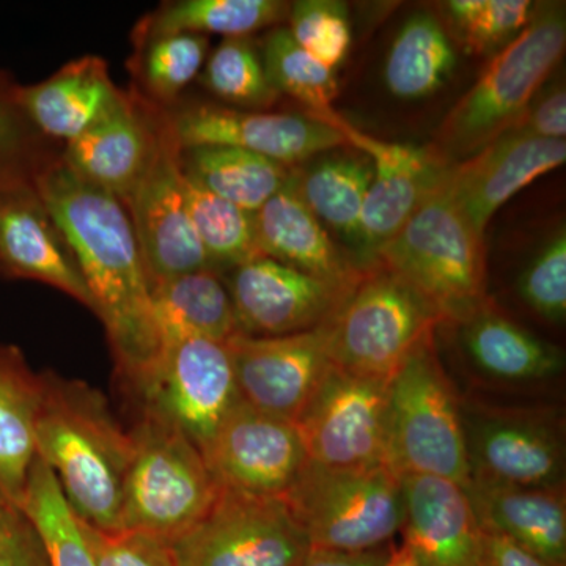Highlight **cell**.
I'll use <instances>...</instances> for the list:
<instances>
[{"instance_id":"obj_30","label":"cell","mask_w":566,"mask_h":566,"mask_svg":"<svg viewBox=\"0 0 566 566\" xmlns=\"http://www.w3.org/2000/svg\"><path fill=\"white\" fill-rule=\"evenodd\" d=\"M457 46L430 11H417L390 44L385 66L387 88L395 98H428L441 91L457 66Z\"/></svg>"},{"instance_id":"obj_33","label":"cell","mask_w":566,"mask_h":566,"mask_svg":"<svg viewBox=\"0 0 566 566\" xmlns=\"http://www.w3.org/2000/svg\"><path fill=\"white\" fill-rule=\"evenodd\" d=\"M132 69L144 98L170 109L182 91L202 73L210 39L193 33H166L134 41Z\"/></svg>"},{"instance_id":"obj_37","label":"cell","mask_w":566,"mask_h":566,"mask_svg":"<svg viewBox=\"0 0 566 566\" xmlns=\"http://www.w3.org/2000/svg\"><path fill=\"white\" fill-rule=\"evenodd\" d=\"M17 87L0 71V197L35 189L41 170L59 155L21 109Z\"/></svg>"},{"instance_id":"obj_7","label":"cell","mask_w":566,"mask_h":566,"mask_svg":"<svg viewBox=\"0 0 566 566\" xmlns=\"http://www.w3.org/2000/svg\"><path fill=\"white\" fill-rule=\"evenodd\" d=\"M283 499L315 549H375L403 523L401 476L387 465L331 469L308 461Z\"/></svg>"},{"instance_id":"obj_10","label":"cell","mask_w":566,"mask_h":566,"mask_svg":"<svg viewBox=\"0 0 566 566\" xmlns=\"http://www.w3.org/2000/svg\"><path fill=\"white\" fill-rule=\"evenodd\" d=\"M132 390L142 415L180 431L202 453L241 401L229 345L202 337L167 345Z\"/></svg>"},{"instance_id":"obj_6","label":"cell","mask_w":566,"mask_h":566,"mask_svg":"<svg viewBox=\"0 0 566 566\" xmlns=\"http://www.w3.org/2000/svg\"><path fill=\"white\" fill-rule=\"evenodd\" d=\"M444 324L433 304L381 263L364 270L334 315L322 324L335 367L389 379L405 357Z\"/></svg>"},{"instance_id":"obj_17","label":"cell","mask_w":566,"mask_h":566,"mask_svg":"<svg viewBox=\"0 0 566 566\" xmlns=\"http://www.w3.org/2000/svg\"><path fill=\"white\" fill-rule=\"evenodd\" d=\"M227 345L241 400L293 422L334 365L322 326L289 335L240 333Z\"/></svg>"},{"instance_id":"obj_23","label":"cell","mask_w":566,"mask_h":566,"mask_svg":"<svg viewBox=\"0 0 566 566\" xmlns=\"http://www.w3.org/2000/svg\"><path fill=\"white\" fill-rule=\"evenodd\" d=\"M123 95L98 55L74 59L48 80L17 87L18 103L32 125L46 139L65 144L102 122Z\"/></svg>"},{"instance_id":"obj_38","label":"cell","mask_w":566,"mask_h":566,"mask_svg":"<svg viewBox=\"0 0 566 566\" xmlns=\"http://www.w3.org/2000/svg\"><path fill=\"white\" fill-rule=\"evenodd\" d=\"M264 70L279 95H289L307 107V114L333 111L338 95L334 70L305 52L289 29L279 25L264 35L262 46Z\"/></svg>"},{"instance_id":"obj_35","label":"cell","mask_w":566,"mask_h":566,"mask_svg":"<svg viewBox=\"0 0 566 566\" xmlns=\"http://www.w3.org/2000/svg\"><path fill=\"white\" fill-rule=\"evenodd\" d=\"M182 191L193 232L216 271L240 266L262 256L253 214L227 202L182 174Z\"/></svg>"},{"instance_id":"obj_25","label":"cell","mask_w":566,"mask_h":566,"mask_svg":"<svg viewBox=\"0 0 566 566\" xmlns=\"http://www.w3.org/2000/svg\"><path fill=\"white\" fill-rule=\"evenodd\" d=\"M480 527L516 543L551 566H566L564 488L471 482L465 488Z\"/></svg>"},{"instance_id":"obj_22","label":"cell","mask_w":566,"mask_h":566,"mask_svg":"<svg viewBox=\"0 0 566 566\" xmlns=\"http://www.w3.org/2000/svg\"><path fill=\"white\" fill-rule=\"evenodd\" d=\"M0 275L44 283L93 312L76 260L35 189L0 197Z\"/></svg>"},{"instance_id":"obj_31","label":"cell","mask_w":566,"mask_h":566,"mask_svg":"<svg viewBox=\"0 0 566 566\" xmlns=\"http://www.w3.org/2000/svg\"><path fill=\"white\" fill-rule=\"evenodd\" d=\"M290 2L282 0H177L163 3L142 18L133 32V41L166 35L193 33L223 39L251 36L263 29L279 28L286 21Z\"/></svg>"},{"instance_id":"obj_3","label":"cell","mask_w":566,"mask_h":566,"mask_svg":"<svg viewBox=\"0 0 566 566\" xmlns=\"http://www.w3.org/2000/svg\"><path fill=\"white\" fill-rule=\"evenodd\" d=\"M565 44V3L536 2L526 29L491 55L442 122L433 145L447 161H464L509 133L557 69Z\"/></svg>"},{"instance_id":"obj_2","label":"cell","mask_w":566,"mask_h":566,"mask_svg":"<svg viewBox=\"0 0 566 566\" xmlns=\"http://www.w3.org/2000/svg\"><path fill=\"white\" fill-rule=\"evenodd\" d=\"M35 452L82 523L99 531H120L134 438L115 420L98 390L43 374Z\"/></svg>"},{"instance_id":"obj_39","label":"cell","mask_w":566,"mask_h":566,"mask_svg":"<svg viewBox=\"0 0 566 566\" xmlns=\"http://www.w3.org/2000/svg\"><path fill=\"white\" fill-rule=\"evenodd\" d=\"M441 6L450 39L472 55L501 51L526 29L536 9L531 0H450Z\"/></svg>"},{"instance_id":"obj_1","label":"cell","mask_w":566,"mask_h":566,"mask_svg":"<svg viewBox=\"0 0 566 566\" xmlns=\"http://www.w3.org/2000/svg\"><path fill=\"white\" fill-rule=\"evenodd\" d=\"M35 192L76 260L117 374L132 389L158 363L161 344L128 211L117 197L74 174L62 155L41 170Z\"/></svg>"},{"instance_id":"obj_42","label":"cell","mask_w":566,"mask_h":566,"mask_svg":"<svg viewBox=\"0 0 566 566\" xmlns=\"http://www.w3.org/2000/svg\"><path fill=\"white\" fill-rule=\"evenodd\" d=\"M82 531L95 566H178L170 542L161 536L134 528L99 531L85 523Z\"/></svg>"},{"instance_id":"obj_27","label":"cell","mask_w":566,"mask_h":566,"mask_svg":"<svg viewBox=\"0 0 566 566\" xmlns=\"http://www.w3.org/2000/svg\"><path fill=\"white\" fill-rule=\"evenodd\" d=\"M371 178V159L349 145L319 153L292 169L293 185L301 199L326 230H333L348 244L353 262Z\"/></svg>"},{"instance_id":"obj_16","label":"cell","mask_w":566,"mask_h":566,"mask_svg":"<svg viewBox=\"0 0 566 566\" xmlns=\"http://www.w3.org/2000/svg\"><path fill=\"white\" fill-rule=\"evenodd\" d=\"M169 112L182 150L240 148L293 169L319 153L346 145L337 129L307 114L244 111L207 103Z\"/></svg>"},{"instance_id":"obj_36","label":"cell","mask_w":566,"mask_h":566,"mask_svg":"<svg viewBox=\"0 0 566 566\" xmlns=\"http://www.w3.org/2000/svg\"><path fill=\"white\" fill-rule=\"evenodd\" d=\"M197 80L234 109L268 111L281 98L264 70L260 48L249 36L223 39Z\"/></svg>"},{"instance_id":"obj_21","label":"cell","mask_w":566,"mask_h":566,"mask_svg":"<svg viewBox=\"0 0 566 566\" xmlns=\"http://www.w3.org/2000/svg\"><path fill=\"white\" fill-rule=\"evenodd\" d=\"M405 546L417 566H480V524L463 486L431 475L401 476Z\"/></svg>"},{"instance_id":"obj_5","label":"cell","mask_w":566,"mask_h":566,"mask_svg":"<svg viewBox=\"0 0 566 566\" xmlns=\"http://www.w3.org/2000/svg\"><path fill=\"white\" fill-rule=\"evenodd\" d=\"M386 465L398 476H439L464 490L471 483L463 406L436 352L434 334L390 376Z\"/></svg>"},{"instance_id":"obj_28","label":"cell","mask_w":566,"mask_h":566,"mask_svg":"<svg viewBox=\"0 0 566 566\" xmlns=\"http://www.w3.org/2000/svg\"><path fill=\"white\" fill-rule=\"evenodd\" d=\"M43 374L32 370L21 349L0 344V490L21 506L35 461V422Z\"/></svg>"},{"instance_id":"obj_18","label":"cell","mask_w":566,"mask_h":566,"mask_svg":"<svg viewBox=\"0 0 566 566\" xmlns=\"http://www.w3.org/2000/svg\"><path fill=\"white\" fill-rule=\"evenodd\" d=\"M353 286L324 281L263 255L233 268L227 282L240 333L248 335L316 329L334 315Z\"/></svg>"},{"instance_id":"obj_44","label":"cell","mask_w":566,"mask_h":566,"mask_svg":"<svg viewBox=\"0 0 566 566\" xmlns=\"http://www.w3.org/2000/svg\"><path fill=\"white\" fill-rule=\"evenodd\" d=\"M513 136L534 139L565 140L566 136V92L564 81L545 85L534 102L528 104L515 126L509 133Z\"/></svg>"},{"instance_id":"obj_14","label":"cell","mask_w":566,"mask_h":566,"mask_svg":"<svg viewBox=\"0 0 566 566\" xmlns=\"http://www.w3.org/2000/svg\"><path fill=\"white\" fill-rule=\"evenodd\" d=\"M463 427L471 482L564 488V433L546 412L468 406Z\"/></svg>"},{"instance_id":"obj_40","label":"cell","mask_w":566,"mask_h":566,"mask_svg":"<svg viewBox=\"0 0 566 566\" xmlns=\"http://www.w3.org/2000/svg\"><path fill=\"white\" fill-rule=\"evenodd\" d=\"M286 29L305 52L337 71L352 50L348 7L338 0H300L290 3Z\"/></svg>"},{"instance_id":"obj_20","label":"cell","mask_w":566,"mask_h":566,"mask_svg":"<svg viewBox=\"0 0 566 566\" xmlns=\"http://www.w3.org/2000/svg\"><path fill=\"white\" fill-rule=\"evenodd\" d=\"M158 109V104L134 88L125 92L102 122L66 142L63 161L85 181L125 203L150 159Z\"/></svg>"},{"instance_id":"obj_32","label":"cell","mask_w":566,"mask_h":566,"mask_svg":"<svg viewBox=\"0 0 566 566\" xmlns=\"http://www.w3.org/2000/svg\"><path fill=\"white\" fill-rule=\"evenodd\" d=\"M182 174L227 202L255 214L289 181L292 169L232 147L181 150Z\"/></svg>"},{"instance_id":"obj_41","label":"cell","mask_w":566,"mask_h":566,"mask_svg":"<svg viewBox=\"0 0 566 566\" xmlns=\"http://www.w3.org/2000/svg\"><path fill=\"white\" fill-rule=\"evenodd\" d=\"M524 303L547 322L562 323L566 315V233L564 227L546 241L527 264L520 283Z\"/></svg>"},{"instance_id":"obj_45","label":"cell","mask_w":566,"mask_h":566,"mask_svg":"<svg viewBox=\"0 0 566 566\" xmlns=\"http://www.w3.org/2000/svg\"><path fill=\"white\" fill-rule=\"evenodd\" d=\"M480 566H551L505 536L480 527Z\"/></svg>"},{"instance_id":"obj_43","label":"cell","mask_w":566,"mask_h":566,"mask_svg":"<svg viewBox=\"0 0 566 566\" xmlns=\"http://www.w3.org/2000/svg\"><path fill=\"white\" fill-rule=\"evenodd\" d=\"M0 566H50L43 542L21 506L0 490Z\"/></svg>"},{"instance_id":"obj_13","label":"cell","mask_w":566,"mask_h":566,"mask_svg":"<svg viewBox=\"0 0 566 566\" xmlns=\"http://www.w3.org/2000/svg\"><path fill=\"white\" fill-rule=\"evenodd\" d=\"M389 379L331 367L294 420L311 463L331 469L386 465Z\"/></svg>"},{"instance_id":"obj_47","label":"cell","mask_w":566,"mask_h":566,"mask_svg":"<svg viewBox=\"0 0 566 566\" xmlns=\"http://www.w3.org/2000/svg\"><path fill=\"white\" fill-rule=\"evenodd\" d=\"M386 566H417L415 554L408 546H401L400 549H394L392 557Z\"/></svg>"},{"instance_id":"obj_12","label":"cell","mask_w":566,"mask_h":566,"mask_svg":"<svg viewBox=\"0 0 566 566\" xmlns=\"http://www.w3.org/2000/svg\"><path fill=\"white\" fill-rule=\"evenodd\" d=\"M307 115L333 126L349 147L365 153L374 164V178L360 218L359 244L354 255V263L367 270L378 263V252L446 180L453 164L447 161L434 145L417 147L368 136L334 109Z\"/></svg>"},{"instance_id":"obj_11","label":"cell","mask_w":566,"mask_h":566,"mask_svg":"<svg viewBox=\"0 0 566 566\" xmlns=\"http://www.w3.org/2000/svg\"><path fill=\"white\" fill-rule=\"evenodd\" d=\"M181 150L170 112L159 106L150 159L123 203L150 286L193 271L214 270L186 208Z\"/></svg>"},{"instance_id":"obj_8","label":"cell","mask_w":566,"mask_h":566,"mask_svg":"<svg viewBox=\"0 0 566 566\" xmlns=\"http://www.w3.org/2000/svg\"><path fill=\"white\" fill-rule=\"evenodd\" d=\"M134 457L123 490L120 528L172 542L221 493L203 453L180 431L142 415L132 431Z\"/></svg>"},{"instance_id":"obj_9","label":"cell","mask_w":566,"mask_h":566,"mask_svg":"<svg viewBox=\"0 0 566 566\" xmlns=\"http://www.w3.org/2000/svg\"><path fill=\"white\" fill-rule=\"evenodd\" d=\"M170 546L178 566H300L311 551L285 499L227 488Z\"/></svg>"},{"instance_id":"obj_34","label":"cell","mask_w":566,"mask_h":566,"mask_svg":"<svg viewBox=\"0 0 566 566\" xmlns=\"http://www.w3.org/2000/svg\"><path fill=\"white\" fill-rule=\"evenodd\" d=\"M21 510L40 535L50 566H95L80 517L40 458L33 461Z\"/></svg>"},{"instance_id":"obj_4","label":"cell","mask_w":566,"mask_h":566,"mask_svg":"<svg viewBox=\"0 0 566 566\" xmlns=\"http://www.w3.org/2000/svg\"><path fill=\"white\" fill-rule=\"evenodd\" d=\"M449 174L378 252V263L422 293L444 324H455L488 301L486 260L485 237L453 199Z\"/></svg>"},{"instance_id":"obj_26","label":"cell","mask_w":566,"mask_h":566,"mask_svg":"<svg viewBox=\"0 0 566 566\" xmlns=\"http://www.w3.org/2000/svg\"><path fill=\"white\" fill-rule=\"evenodd\" d=\"M452 326L469 363L493 381L534 385L564 370V354L557 346L506 318L490 301Z\"/></svg>"},{"instance_id":"obj_15","label":"cell","mask_w":566,"mask_h":566,"mask_svg":"<svg viewBox=\"0 0 566 566\" xmlns=\"http://www.w3.org/2000/svg\"><path fill=\"white\" fill-rule=\"evenodd\" d=\"M203 457L222 488L268 497H285L308 463L293 420L243 400L223 420Z\"/></svg>"},{"instance_id":"obj_19","label":"cell","mask_w":566,"mask_h":566,"mask_svg":"<svg viewBox=\"0 0 566 566\" xmlns=\"http://www.w3.org/2000/svg\"><path fill=\"white\" fill-rule=\"evenodd\" d=\"M565 161V140L504 134L471 158L453 164L450 191L472 227L485 237L502 205Z\"/></svg>"},{"instance_id":"obj_46","label":"cell","mask_w":566,"mask_h":566,"mask_svg":"<svg viewBox=\"0 0 566 566\" xmlns=\"http://www.w3.org/2000/svg\"><path fill=\"white\" fill-rule=\"evenodd\" d=\"M392 553L394 547L389 543L375 549L360 551V553H340V551L311 547L300 566H386Z\"/></svg>"},{"instance_id":"obj_24","label":"cell","mask_w":566,"mask_h":566,"mask_svg":"<svg viewBox=\"0 0 566 566\" xmlns=\"http://www.w3.org/2000/svg\"><path fill=\"white\" fill-rule=\"evenodd\" d=\"M253 226L263 256L345 286L354 285L364 273L308 210L294 188L292 175L281 191L253 214Z\"/></svg>"},{"instance_id":"obj_29","label":"cell","mask_w":566,"mask_h":566,"mask_svg":"<svg viewBox=\"0 0 566 566\" xmlns=\"http://www.w3.org/2000/svg\"><path fill=\"white\" fill-rule=\"evenodd\" d=\"M153 316L163 349L181 338L229 342L240 334L232 297L216 270L177 275L151 286Z\"/></svg>"}]
</instances>
